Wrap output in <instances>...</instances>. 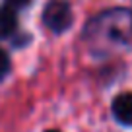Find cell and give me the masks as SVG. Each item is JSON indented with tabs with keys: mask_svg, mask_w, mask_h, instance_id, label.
<instances>
[{
	"mask_svg": "<svg viewBox=\"0 0 132 132\" xmlns=\"http://www.w3.org/2000/svg\"><path fill=\"white\" fill-rule=\"evenodd\" d=\"M10 8H23V6L31 4V0H6Z\"/></svg>",
	"mask_w": 132,
	"mask_h": 132,
	"instance_id": "5",
	"label": "cell"
},
{
	"mask_svg": "<svg viewBox=\"0 0 132 132\" xmlns=\"http://www.w3.org/2000/svg\"><path fill=\"white\" fill-rule=\"evenodd\" d=\"M111 111H113V117H115L120 124L132 126V93L130 91L119 93L115 99H113Z\"/></svg>",
	"mask_w": 132,
	"mask_h": 132,
	"instance_id": "2",
	"label": "cell"
},
{
	"mask_svg": "<svg viewBox=\"0 0 132 132\" xmlns=\"http://www.w3.org/2000/svg\"><path fill=\"white\" fill-rule=\"evenodd\" d=\"M72 6L66 0H51L43 10V23L53 33H62L72 25Z\"/></svg>",
	"mask_w": 132,
	"mask_h": 132,
	"instance_id": "1",
	"label": "cell"
},
{
	"mask_svg": "<svg viewBox=\"0 0 132 132\" xmlns=\"http://www.w3.org/2000/svg\"><path fill=\"white\" fill-rule=\"evenodd\" d=\"M45 132H60V130H45Z\"/></svg>",
	"mask_w": 132,
	"mask_h": 132,
	"instance_id": "6",
	"label": "cell"
},
{
	"mask_svg": "<svg viewBox=\"0 0 132 132\" xmlns=\"http://www.w3.org/2000/svg\"><path fill=\"white\" fill-rule=\"evenodd\" d=\"M18 29V14L10 6H0V39L14 35Z\"/></svg>",
	"mask_w": 132,
	"mask_h": 132,
	"instance_id": "3",
	"label": "cell"
},
{
	"mask_svg": "<svg viewBox=\"0 0 132 132\" xmlns=\"http://www.w3.org/2000/svg\"><path fill=\"white\" fill-rule=\"evenodd\" d=\"M10 68H12V64H10V56H8V53L0 47V78L8 76Z\"/></svg>",
	"mask_w": 132,
	"mask_h": 132,
	"instance_id": "4",
	"label": "cell"
}]
</instances>
